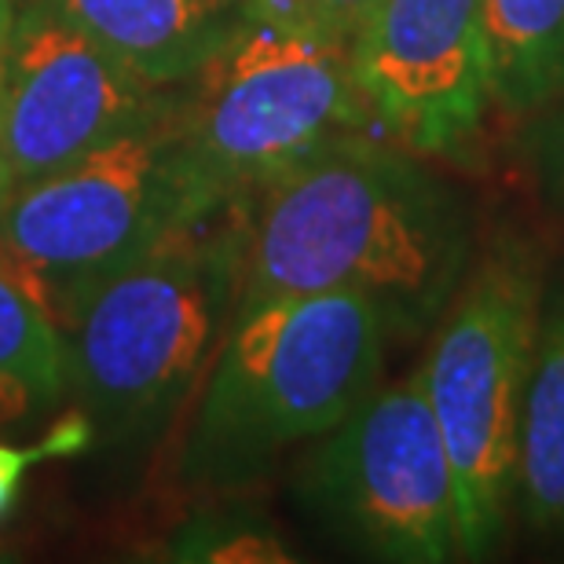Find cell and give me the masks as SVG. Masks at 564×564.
<instances>
[{
    "label": "cell",
    "instance_id": "6da1fadb",
    "mask_svg": "<svg viewBox=\"0 0 564 564\" xmlns=\"http://www.w3.org/2000/svg\"><path fill=\"white\" fill-rule=\"evenodd\" d=\"M242 304L304 293L375 301L392 341L444 319L480 253L477 202L392 140H341L242 198Z\"/></svg>",
    "mask_w": 564,
    "mask_h": 564
},
{
    "label": "cell",
    "instance_id": "7a4b0ae2",
    "mask_svg": "<svg viewBox=\"0 0 564 564\" xmlns=\"http://www.w3.org/2000/svg\"><path fill=\"white\" fill-rule=\"evenodd\" d=\"M242 198L162 235L74 304L70 386L107 444H151L195 403L242 297Z\"/></svg>",
    "mask_w": 564,
    "mask_h": 564
},
{
    "label": "cell",
    "instance_id": "3957f363",
    "mask_svg": "<svg viewBox=\"0 0 564 564\" xmlns=\"http://www.w3.org/2000/svg\"><path fill=\"white\" fill-rule=\"evenodd\" d=\"M392 341L359 293H304L242 304L191 411L180 477L239 491L282 455L312 444L381 386Z\"/></svg>",
    "mask_w": 564,
    "mask_h": 564
},
{
    "label": "cell",
    "instance_id": "277c9868",
    "mask_svg": "<svg viewBox=\"0 0 564 564\" xmlns=\"http://www.w3.org/2000/svg\"><path fill=\"white\" fill-rule=\"evenodd\" d=\"M546 282L543 246L491 231L414 370L455 466L462 561L502 554L517 524V444Z\"/></svg>",
    "mask_w": 564,
    "mask_h": 564
},
{
    "label": "cell",
    "instance_id": "5b68a950",
    "mask_svg": "<svg viewBox=\"0 0 564 564\" xmlns=\"http://www.w3.org/2000/svg\"><path fill=\"white\" fill-rule=\"evenodd\" d=\"M176 93L187 162L217 202L253 195L326 147L378 132L352 44L301 22L242 15Z\"/></svg>",
    "mask_w": 564,
    "mask_h": 564
},
{
    "label": "cell",
    "instance_id": "8992f818",
    "mask_svg": "<svg viewBox=\"0 0 564 564\" xmlns=\"http://www.w3.org/2000/svg\"><path fill=\"white\" fill-rule=\"evenodd\" d=\"M176 104L55 173L0 198V268L59 330L74 304L187 220L228 206L187 162Z\"/></svg>",
    "mask_w": 564,
    "mask_h": 564
},
{
    "label": "cell",
    "instance_id": "52a82bcc",
    "mask_svg": "<svg viewBox=\"0 0 564 564\" xmlns=\"http://www.w3.org/2000/svg\"><path fill=\"white\" fill-rule=\"evenodd\" d=\"M293 499L348 554L389 564L462 561L458 480L419 375L381 381L312 440Z\"/></svg>",
    "mask_w": 564,
    "mask_h": 564
},
{
    "label": "cell",
    "instance_id": "ba28073f",
    "mask_svg": "<svg viewBox=\"0 0 564 564\" xmlns=\"http://www.w3.org/2000/svg\"><path fill=\"white\" fill-rule=\"evenodd\" d=\"M173 88L151 85L44 0L11 19L0 77V198L165 115Z\"/></svg>",
    "mask_w": 564,
    "mask_h": 564
},
{
    "label": "cell",
    "instance_id": "9c48e42d",
    "mask_svg": "<svg viewBox=\"0 0 564 564\" xmlns=\"http://www.w3.org/2000/svg\"><path fill=\"white\" fill-rule=\"evenodd\" d=\"M352 66L381 137L429 162H473L495 110L484 0H375Z\"/></svg>",
    "mask_w": 564,
    "mask_h": 564
},
{
    "label": "cell",
    "instance_id": "30bf717a",
    "mask_svg": "<svg viewBox=\"0 0 564 564\" xmlns=\"http://www.w3.org/2000/svg\"><path fill=\"white\" fill-rule=\"evenodd\" d=\"M151 85H184L242 19L239 0H44Z\"/></svg>",
    "mask_w": 564,
    "mask_h": 564
},
{
    "label": "cell",
    "instance_id": "8fae6325",
    "mask_svg": "<svg viewBox=\"0 0 564 564\" xmlns=\"http://www.w3.org/2000/svg\"><path fill=\"white\" fill-rule=\"evenodd\" d=\"M517 524L564 546V286L546 282L517 444Z\"/></svg>",
    "mask_w": 564,
    "mask_h": 564
},
{
    "label": "cell",
    "instance_id": "7c38bea8",
    "mask_svg": "<svg viewBox=\"0 0 564 564\" xmlns=\"http://www.w3.org/2000/svg\"><path fill=\"white\" fill-rule=\"evenodd\" d=\"M495 110L513 121L564 96V0H484Z\"/></svg>",
    "mask_w": 564,
    "mask_h": 564
},
{
    "label": "cell",
    "instance_id": "4fadbf2b",
    "mask_svg": "<svg viewBox=\"0 0 564 564\" xmlns=\"http://www.w3.org/2000/svg\"><path fill=\"white\" fill-rule=\"evenodd\" d=\"M70 386L66 337L48 308L0 268V425L52 408Z\"/></svg>",
    "mask_w": 564,
    "mask_h": 564
},
{
    "label": "cell",
    "instance_id": "5bb4252c",
    "mask_svg": "<svg viewBox=\"0 0 564 564\" xmlns=\"http://www.w3.org/2000/svg\"><path fill=\"white\" fill-rule=\"evenodd\" d=\"M173 561H209V564H286L290 546L261 513L206 510L180 528L169 543Z\"/></svg>",
    "mask_w": 564,
    "mask_h": 564
},
{
    "label": "cell",
    "instance_id": "9a60e30c",
    "mask_svg": "<svg viewBox=\"0 0 564 564\" xmlns=\"http://www.w3.org/2000/svg\"><path fill=\"white\" fill-rule=\"evenodd\" d=\"M521 154L543 198L557 213H564V96L539 115L524 118Z\"/></svg>",
    "mask_w": 564,
    "mask_h": 564
},
{
    "label": "cell",
    "instance_id": "2e32d148",
    "mask_svg": "<svg viewBox=\"0 0 564 564\" xmlns=\"http://www.w3.org/2000/svg\"><path fill=\"white\" fill-rule=\"evenodd\" d=\"M370 8H375V0H304V26H315L352 44Z\"/></svg>",
    "mask_w": 564,
    "mask_h": 564
},
{
    "label": "cell",
    "instance_id": "e0dca14e",
    "mask_svg": "<svg viewBox=\"0 0 564 564\" xmlns=\"http://www.w3.org/2000/svg\"><path fill=\"white\" fill-rule=\"evenodd\" d=\"M41 455H44V447L30 451V447L0 444V521H4L8 510H11V502H15L19 484H22V473H26Z\"/></svg>",
    "mask_w": 564,
    "mask_h": 564
},
{
    "label": "cell",
    "instance_id": "ac0fdd59",
    "mask_svg": "<svg viewBox=\"0 0 564 564\" xmlns=\"http://www.w3.org/2000/svg\"><path fill=\"white\" fill-rule=\"evenodd\" d=\"M15 4L19 0H0V77H4V52H8L11 19H15Z\"/></svg>",
    "mask_w": 564,
    "mask_h": 564
}]
</instances>
